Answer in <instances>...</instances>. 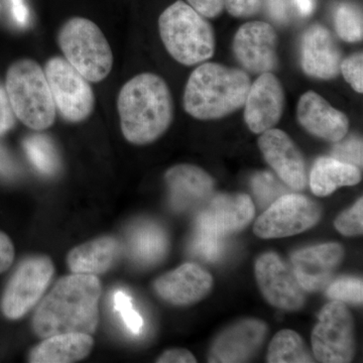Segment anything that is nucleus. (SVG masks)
<instances>
[{
    "label": "nucleus",
    "mask_w": 363,
    "mask_h": 363,
    "mask_svg": "<svg viewBox=\"0 0 363 363\" xmlns=\"http://www.w3.org/2000/svg\"><path fill=\"white\" fill-rule=\"evenodd\" d=\"M101 281L93 274H72L55 284L33 317V330L45 339L58 334L93 335L99 323Z\"/></svg>",
    "instance_id": "nucleus-1"
},
{
    "label": "nucleus",
    "mask_w": 363,
    "mask_h": 363,
    "mask_svg": "<svg viewBox=\"0 0 363 363\" xmlns=\"http://www.w3.org/2000/svg\"><path fill=\"white\" fill-rule=\"evenodd\" d=\"M117 111L125 140L133 145H149L173 123V98L166 81L159 75L138 74L121 88Z\"/></svg>",
    "instance_id": "nucleus-2"
},
{
    "label": "nucleus",
    "mask_w": 363,
    "mask_h": 363,
    "mask_svg": "<svg viewBox=\"0 0 363 363\" xmlns=\"http://www.w3.org/2000/svg\"><path fill=\"white\" fill-rule=\"evenodd\" d=\"M250 78L240 69L205 63L191 74L184 92L186 112L200 121H212L233 113L245 105Z\"/></svg>",
    "instance_id": "nucleus-3"
},
{
    "label": "nucleus",
    "mask_w": 363,
    "mask_h": 363,
    "mask_svg": "<svg viewBox=\"0 0 363 363\" xmlns=\"http://www.w3.org/2000/svg\"><path fill=\"white\" fill-rule=\"evenodd\" d=\"M159 30L167 51L183 65H197L213 57V28L204 16L182 0L162 11Z\"/></svg>",
    "instance_id": "nucleus-4"
},
{
    "label": "nucleus",
    "mask_w": 363,
    "mask_h": 363,
    "mask_svg": "<svg viewBox=\"0 0 363 363\" xmlns=\"http://www.w3.org/2000/svg\"><path fill=\"white\" fill-rule=\"evenodd\" d=\"M6 87L16 118L33 130H45L56 121L57 109L42 67L30 59L9 66Z\"/></svg>",
    "instance_id": "nucleus-5"
},
{
    "label": "nucleus",
    "mask_w": 363,
    "mask_h": 363,
    "mask_svg": "<svg viewBox=\"0 0 363 363\" xmlns=\"http://www.w3.org/2000/svg\"><path fill=\"white\" fill-rule=\"evenodd\" d=\"M64 58L89 82L104 81L113 67L111 45L99 26L85 18H72L60 30Z\"/></svg>",
    "instance_id": "nucleus-6"
},
{
    "label": "nucleus",
    "mask_w": 363,
    "mask_h": 363,
    "mask_svg": "<svg viewBox=\"0 0 363 363\" xmlns=\"http://www.w3.org/2000/svg\"><path fill=\"white\" fill-rule=\"evenodd\" d=\"M44 72L55 106L61 116L74 123L87 119L95 104L89 81L63 57L48 60Z\"/></svg>",
    "instance_id": "nucleus-7"
},
{
    "label": "nucleus",
    "mask_w": 363,
    "mask_h": 363,
    "mask_svg": "<svg viewBox=\"0 0 363 363\" xmlns=\"http://www.w3.org/2000/svg\"><path fill=\"white\" fill-rule=\"evenodd\" d=\"M313 352L320 362L346 363L354 357L353 320L341 302L325 305L312 333Z\"/></svg>",
    "instance_id": "nucleus-8"
},
{
    "label": "nucleus",
    "mask_w": 363,
    "mask_h": 363,
    "mask_svg": "<svg viewBox=\"0 0 363 363\" xmlns=\"http://www.w3.org/2000/svg\"><path fill=\"white\" fill-rule=\"evenodd\" d=\"M50 257L35 255L23 260L9 279L1 298V311L7 319L18 320L37 304L54 276Z\"/></svg>",
    "instance_id": "nucleus-9"
},
{
    "label": "nucleus",
    "mask_w": 363,
    "mask_h": 363,
    "mask_svg": "<svg viewBox=\"0 0 363 363\" xmlns=\"http://www.w3.org/2000/svg\"><path fill=\"white\" fill-rule=\"evenodd\" d=\"M320 218L321 208L316 202L303 195H281L260 215L255 233L264 240L288 238L316 225Z\"/></svg>",
    "instance_id": "nucleus-10"
},
{
    "label": "nucleus",
    "mask_w": 363,
    "mask_h": 363,
    "mask_svg": "<svg viewBox=\"0 0 363 363\" xmlns=\"http://www.w3.org/2000/svg\"><path fill=\"white\" fill-rule=\"evenodd\" d=\"M255 276L269 304L288 311L300 310L304 305V290L292 269L276 253L260 255L255 262Z\"/></svg>",
    "instance_id": "nucleus-11"
},
{
    "label": "nucleus",
    "mask_w": 363,
    "mask_h": 363,
    "mask_svg": "<svg viewBox=\"0 0 363 363\" xmlns=\"http://www.w3.org/2000/svg\"><path fill=\"white\" fill-rule=\"evenodd\" d=\"M278 35L269 23L250 21L241 26L233 40V52L252 73H272L278 66Z\"/></svg>",
    "instance_id": "nucleus-12"
},
{
    "label": "nucleus",
    "mask_w": 363,
    "mask_h": 363,
    "mask_svg": "<svg viewBox=\"0 0 363 363\" xmlns=\"http://www.w3.org/2000/svg\"><path fill=\"white\" fill-rule=\"evenodd\" d=\"M285 91L274 74L262 73L250 84L245 105V121L252 133L274 128L285 108Z\"/></svg>",
    "instance_id": "nucleus-13"
},
{
    "label": "nucleus",
    "mask_w": 363,
    "mask_h": 363,
    "mask_svg": "<svg viewBox=\"0 0 363 363\" xmlns=\"http://www.w3.org/2000/svg\"><path fill=\"white\" fill-rule=\"evenodd\" d=\"M259 147L267 164L294 190H303L307 184L302 152L283 130L271 128L260 133Z\"/></svg>",
    "instance_id": "nucleus-14"
},
{
    "label": "nucleus",
    "mask_w": 363,
    "mask_h": 363,
    "mask_svg": "<svg viewBox=\"0 0 363 363\" xmlns=\"http://www.w3.org/2000/svg\"><path fill=\"white\" fill-rule=\"evenodd\" d=\"M255 216V206L245 194L217 195L199 214L196 228L216 234L222 238L238 233L250 224Z\"/></svg>",
    "instance_id": "nucleus-15"
},
{
    "label": "nucleus",
    "mask_w": 363,
    "mask_h": 363,
    "mask_svg": "<svg viewBox=\"0 0 363 363\" xmlns=\"http://www.w3.org/2000/svg\"><path fill=\"white\" fill-rule=\"evenodd\" d=\"M343 255V248L338 243H325L294 252L293 272L303 290L316 292L329 285Z\"/></svg>",
    "instance_id": "nucleus-16"
},
{
    "label": "nucleus",
    "mask_w": 363,
    "mask_h": 363,
    "mask_svg": "<svg viewBox=\"0 0 363 363\" xmlns=\"http://www.w3.org/2000/svg\"><path fill=\"white\" fill-rule=\"evenodd\" d=\"M301 54L303 71L310 77L330 80L340 73L342 52L330 30L323 26L314 25L306 30Z\"/></svg>",
    "instance_id": "nucleus-17"
},
{
    "label": "nucleus",
    "mask_w": 363,
    "mask_h": 363,
    "mask_svg": "<svg viewBox=\"0 0 363 363\" xmlns=\"http://www.w3.org/2000/svg\"><path fill=\"white\" fill-rule=\"evenodd\" d=\"M297 117L308 133L329 142H340L350 130L348 117L314 91H308L301 96Z\"/></svg>",
    "instance_id": "nucleus-18"
},
{
    "label": "nucleus",
    "mask_w": 363,
    "mask_h": 363,
    "mask_svg": "<svg viewBox=\"0 0 363 363\" xmlns=\"http://www.w3.org/2000/svg\"><path fill=\"white\" fill-rule=\"evenodd\" d=\"M211 274L195 264H185L155 281V291L162 300L175 306L194 304L210 292Z\"/></svg>",
    "instance_id": "nucleus-19"
},
{
    "label": "nucleus",
    "mask_w": 363,
    "mask_h": 363,
    "mask_svg": "<svg viewBox=\"0 0 363 363\" xmlns=\"http://www.w3.org/2000/svg\"><path fill=\"white\" fill-rule=\"evenodd\" d=\"M267 325L259 320H242L222 332L210 350V362H245L266 337Z\"/></svg>",
    "instance_id": "nucleus-20"
},
{
    "label": "nucleus",
    "mask_w": 363,
    "mask_h": 363,
    "mask_svg": "<svg viewBox=\"0 0 363 363\" xmlns=\"http://www.w3.org/2000/svg\"><path fill=\"white\" fill-rule=\"evenodd\" d=\"M172 205L179 211L201 204L212 194L214 181L204 169L193 164H178L164 175Z\"/></svg>",
    "instance_id": "nucleus-21"
},
{
    "label": "nucleus",
    "mask_w": 363,
    "mask_h": 363,
    "mask_svg": "<svg viewBox=\"0 0 363 363\" xmlns=\"http://www.w3.org/2000/svg\"><path fill=\"white\" fill-rule=\"evenodd\" d=\"M121 255L118 240L104 236L74 247L67 257V264L73 274H104L114 266Z\"/></svg>",
    "instance_id": "nucleus-22"
},
{
    "label": "nucleus",
    "mask_w": 363,
    "mask_h": 363,
    "mask_svg": "<svg viewBox=\"0 0 363 363\" xmlns=\"http://www.w3.org/2000/svg\"><path fill=\"white\" fill-rule=\"evenodd\" d=\"M94 346L92 335L65 333L43 339L42 343L30 351L32 363H73L84 359Z\"/></svg>",
    "instance_id": "nucleus-23"
},
{
    "label": "nucleus",
    "mask_w": 363,
    "mask_h": 363,
    "mask_svg": "<svg viewBox=\"0 0 363 363\" xmlns=\"http://www.w3.org/2000/svg\"><path fill=\"white\" fill-rule=\"evenodd\" d=\"M362 180V172L353 164L334 157H320L310 174L312 192L319 197L332 194L343 186H354Z\"/></svg>",
    "instance_id": "nucleus-24"
},
{
    "label": "nucleus",
    "mask_w": 363,
    "mask_h": 363,
    "mask_svg": "<svg viewBox=\"0 0 363 363\" xmlns=\"http://www.w3.org/2000/svg\"><path fill=\"white\" fill-rule=\"evenodd\" d=\"M133 257L143 264H155L164 257L168 240L164 230L155 224H143L131 236Z\"/></svg>",
    "instance_id": "nucleus-25"
},
{
    "label": "nucleus",
    "mask_w": 363,
    "mask_h": 363,
    "mask_svg": "<svg viewBox=\"0 0 363 363\" xmlns=\"http://www.w3.org/2000/svg\"><path fill=\"white\" fill-rule=\"evenodd\" d=\"M267 362L307 363L314 362V360L298 333L292 330H281L269 344Z\"/></svg>",
    "instance_id": "nucleus-26"
},
{
    "label": "nucleus",
    "mask_w": 363,
    "mask_h": 363,
    "mask_svg": "<svg viewBox=\"0 0 363 363\" xmlns=\"http://www.w3.org/2000/svg\"><path fill=\"white\" fill-rule=\"evenodd\" d=\"M26 156L33 167L45 175H52L59 169V156L52 140L44 135L28 136L23 142Z\"/></svg>",
    "instance_id": "nucleus-27"
},
{
    "label": "nucleus",
    "mask_w": 363,
    "mask_h": 363,
    "mask_svg": "<svg viewBox=\"0 0 363 363\" xmlns=\"http://www.w3.org/2000/svg\"><path fill=\"white\" fill-rule=\"evenodd\" d=\"M336 33L348 43L362 42L363 37L362 11L354 4H341L334 16Z\"/></svg>",
    "instance_id": "nucleus-28"
},
{
    "label": "nucleus",
    "mask_w": 363,
    "mask_h": 363,
    "mask_svg": "<svg viewBox=\"0 0 363 363\" xmlns=\"http://www.w3.org/2000/svg\"><path fill=\"white\" fill-rule=\"evenodd\" d=\"M328 298L338 302L362 304L363 300L362 279L353 277L339 278L330 284L327 290Z\"/></svg>",
    "instance_id": "nucleus-29"
},
{
    "label": "nucleus",
    "mask_w": 363,
    "mask_h": 363,
    "mask_svg": "<svg viewBox=\"0 0 363 363\" xmlns=\"http://www.w3.org/2000/svg\"><path fill=\"white\" fill-rule=\"evenodd\" d=\"M252 189L260 207L267 208L284 195L285 190L269 173L257 174L252 179Z\"/></svg>",
    "instance_id": "nucleus-30"
},
{
    "label": "nucleus",
    "mask_w": 363,
    "mask_h": 363,
    "mask_svg": "<svg viewBox=\"0 0 363 363\" xmlns=\"http://www.w3.org/2000/svg\"><path fill=\"white\" fill-rule=\"evenodd\" d=\"M223 240L224 238L216 235V234L196 228L192 248L198 257L209 260V262H214L220 257L221 253L223 252Z\"/></svg>",
    "instance_id": "nucleus-31"
},
{
    "label": "nucleus",
    "mask_w": 363,
    "mask_h": 363,
    "mask_svg": "<svg viewBox=\"0 0 363 363\" xmlns=\"http://www.w3.org/2000/svg\"><path fill=\"white\" fill-rule=\"evenodd\" d=\"M114 308L123 317L124 325L135 335H140L143 329V317L133 309V298L123 291L114 294Z\"/></svg>",
    "instance_id": "nucleus-32"
},
{
    "label": "nucleus",
    "mask_w": 363,
    "mask_h": 363,
    "mask_svg": "<svg viewBox=\"0 0 363 363\" xmlns=\"http://www.w3.org/2000/svg\"><path fill=\"white\" fill-rule=\"evenodd\" d=\"M363 200H359L350 209L339 215L335 220L336 229L345 236L362 234L363 231Z\"/></svg>",
    "instance_id": "nucleus-33"
},
{
    "label": "nucleus",
    "mask_w": 363,
    "mask_h": 363,
    "mask_svg": "<svg viewBox=\"0 0 363 363\" xmlns=\"http://www.w3.org/2000/svg\"><path fill=\"white\" fill-rule=\"evenodd\" d=\"M332 150V157L357 168L362 167V140L350 136L344 142L339 143Z\"/></svg>",
    "instance_id": "nucleus-34"
},
{
    "label": "nucleus",
    "mask_w": 363,
    "mask_h": 363,
    "mask_svg": "<svg viewBox=\"0 0 363 363\" xmlns=\"http://www.w3.org/2000/svg\"><path fill=\"white\" fill-rule=\"evenodd\" d=\"M340 72L343 77L347 81L357 92H363V55L362 52H357L347 59L341 62Z\"/></svg>",
    "instance_id": "nucleus-35"
},
{
    "label": "nucleus",
    "mask_w": 363,
    "mask_h": 363,
    "mask_svg": "<svg viewBox=\"0 0 363 363\" xmlns=\"http://www.w3.org/2000/svg\"><path fill=\"white\" fill-rule=\"evenodd\" d=\"M16 118L6 87L0 84V135H6L13 128Z\"/></svg>",
    "instance_id": "nucleus-36"
},
{
    "label": "nucleus",
    "mask_w": 363,
    "mask_h": 363,
    "mask_svg": "<svg viewBox=\"0 0 363 363\" xmlns=\"http://www.w3.org/2000/svg\"><path fill=\"white\" fill-rule=\"evenodd\" d=\"M228 13L235 18H247L259 11L260 0H224Z\"/></svg>",
    "instance_id": "nucleus-37"
},
{
    "label": "nucleus",
    "mask_w": 363,
    "mask_h": 363,
    "mask_svg": "<svg viewBox=\"0 0 363 363\" xmlns=\"http://www.w3.org/2000/svg\"><path fill=\"white\" fill-rule=\"evenodd\" d=\"M189 6L193 7L204 18H213L222 13L225 4L224 0H188Z\"/></svg>",
    "instance_id": "nucleus-38"
},
{
    "label": "nucleus",
    "mask_w": 363,
    "mask_h": 363,
    "mask_svg": "<svg viewBox=\"0 0 363 363\" xmlns=\"http://www.w3.org/2000/svg\"><path fill=\"white\" fill-rule=\"evenodd\" d=\"M14 247L11 238L0 231V274L6 272L13 264L14 260Z\"/></svg>",
    "instance_id": "nucleus-39"
},
{
    "label": "nucleus",
    "mask_w": 363,
    "mask_h": 363,
    "mask_svg": "<svg viewBox=\"0 0 363 363\" xmlns=\"http://www.w3.org/2000/svg\"><path fill=\"white\" fill-rule=\"evenodd\" d=\"M196 362L197 360L190 351L180 350V348L164 351L157 359V362L159 363H195Z\"/></svg>",
    "instance_id": "nucleus-40"
},
{
    "label": "nucleus",
    "mask_w": 363,
    "mask_h": 363,
    "mask_svg": "<svg viewBox=\"0 0 363 363\" xmlns=\"http://www.w3.org/2000/svg\"><path fill=\"white\" fill-rule=\"evenodd\" d=\"M11 16L16 25L25 28L30 21V11L25 0H9Z\"/></svg>",
    "instance_id": "nucleus-41"
},
{
    "label": "nucleus",
    "mask_w": 363,
    "mask_h": 363,
    "mask_svg": "<svg viewBox=\"0 0 363 363\" xmlns=\"http://www.w3.org/2000/svg\"><path fill=\"white\" fill-rule=\"evenodd\" d=\"M269 13L274 20L284 23L288 18V6L286 0H269Z\"/></svg>",
    "instance_id": "nucleus-42"
},
{
    "label": "nucleus",
    "mask_w": 363,
    "mask_h": 363,
    "mask_svg": "<svg viewBox=\"0 0 363 363\" xmlns=\"http://www.w3.org/2000/svg\"><path fill=\"white\" fill-rule=\"evenodd\" d=\"M14 169L16 168H14L13 162L0 145V173L4 174V175H11L14 173Z\"/></svg>",
    "instance_id": "nucleus-43"
},
{
    "label": "nucleus",
    "mask_w": 363,
    "mask_h": 363,
    "mask_svg": "<svg viewBox=\"0 0 363 363\" xmlns=\"http://www.w3.org/2000/svg\"><path fill=\"white\" fill-rule=\"evenodd\" d=\"M298 13L304 16H311L315 9V0H293Z\"/></svg>",
    "instance_id": "nucleus-44"
}]
</instances>
